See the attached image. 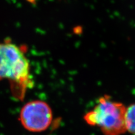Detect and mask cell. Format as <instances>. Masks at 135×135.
Masks as SVG:
<instances>
[{
  "instance_id": "obj_1",
  "label": "cell",
  "mask_w": 135,
  "mask_h": 135,
  "mask_svg": "<svg viewBox=\"0 0 135 135\" xmlns=\"http://www.w3.org/2000/svg\"><path fill=\"white\" fill-rule=\"evenodd\" d=\"M9 81L13 94L23 99L26 89L33 86L30 64L25 51L10 40L0 41V81Z\"/></svg>"
},
{
  "instance_id": "obj_2",
  "label": "cell",
  "mask_w": 135,
  "mask_h": 135,
  "mask_svg": "<svg viewBox=\"0 0 135 135\" xmlns=\"http://www.w3.org/2000/svg\"><path fill=\"white\" fill-rule=\"evenodd\" d=\"M126 108L121 103L112 101L108 96L99 98L93 109L84 116L91 126L100 128L104 135H121L126 132L125 113Z\"/></svg>"
},
{
  "instance_id": "obj_4",
  "label": "cell",
  "mask_w": 135,
  "mask_h": 135,
  "mask_svg": "<svg viewBox=\"0 0 135 135\" xmlns=\"http://www.w3.org/2000/svg\"><path fill=\"white\" fill-rule=\"evenodd\" d=\"M125 125L126 131L135 134V103L126 108Z\"/></svg>"
},
{
  "instance_id": "obj_3",
  "label": "cell",
  "mask_w": 135,
  "mask_h": 135,
  "mask_svg": "<svg viewBox=\"0 0 135 135\" xmlns=\"http://www.w3.org/2000/svg\"><path fill=\"white\" fill-rule=\"evenodd\" d=\"M20 121L25 129L33 132L46 130L53 119V113L50 106L42 101H32L21 109Z\"/></svg>"
}]
</instances>
